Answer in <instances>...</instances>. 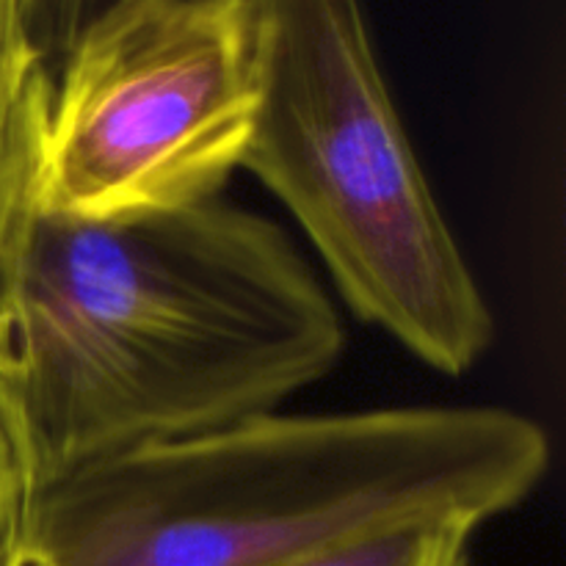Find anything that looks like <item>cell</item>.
Segmentation results:
<instances>
[{
  "label": "cell",
  "instance_id": "1",
  "mask_svg": "<svg viewBox=\"0 0 566 566\" xmlns=\"http://www.w3.org/2000/svg\"><path fill=\"white\" fill-rule=\"evenodd\" d=\"M343 324L282 227L221 197L70 216L33 202L0 269V418L28 481L276 412Z\"/></svg>",
  "mask_w": 566,
  "mask_h": 566
},
{
  "label": "cell",
  "instance_id": "3",
  "mask_svg": "<svg viewBox=\"0 0 566 566\" xmlns=\"http://www.w3.org/2000/svg\"><path fill=\"white\" fill-rule=\"evenodd\" d=\"M258 108L241 166L276 193L354 315L446 376L495 324L403 133L363 0H247Z\"/></svg>",
  "mask_w": 566,
  "mask_h": 566
},
{
  "label": "cell",
  "instance_id": "4",
  "mask_svg": "<svg viewBox=\"0 0 566 566\" xmlns=\"http://www.w3.org/2000/svg\"><path fill=\"white\" fill-rule=\"evenodd\" d=\"M254 108L247 0H125L44 75L36 202L119 216L219 197Z\"/></svg>",
  "mask_w": 566,
  "mask_h": 566
},
{
  "label": "cell",
  "instance_id": "6",
  "mask_svg": "<svg viewBox=\"0 0 566 566\" xmlns=\"http://www.w3.org/2000/svg\"><path fill=\"white\" fill-rule=\"evenodd\" d=\"M44 77L11 108H0V269L36 202Z\"/></svg>",
  "mask_w": 566,
  "mask_h": 566
},
{
  "label": "cell",
  "instance_id": "7",
  "mask_svg": "<svg viewBox=\"0 0 566 566\" xmlns=\"http://www.w3.org/2000/svg\"><path fill=\"white\" fill-rule=\"evenodd\" d=\"M125 0H20L22 28L28 48L42 75L53 72L59 61L77 44V39ZM188 3L241 6L243 0H188Z\"/></svg>",
  "mask_w": 566,
  "mask_h": 566
},
{
  "label": "cell",
  "instance_id": "2",
  "mask_svg": "<svg viewBox=\"0 0 566 566\" xmlns=\"http://www.w3.org/2000/svg\"><path fill=\"white\" fill-rule=\"evenodd\" d=\"M551 468L501 407L265 412L31 486L17 566H282L403 525L479 531Z\"/></svg>",
  "mask_w": 566,
  "mask_h": 566
},
{
  "label": "cell",
  "instance_id": "8",
  "mask_svg": "<svg viewBox=\"0 0 566 566\" xmlns=\"http://www.w3.org/2000/svg\"><path fill=\"white\" fill-rule=\"evenodd\" d=\"M42 77L28 48L20 0H0V108L20 103Z\"/></svg>",
  "mask_w": 566,
  "mask_h": 566
},
{
  "label": "cell",
  "instance_id": "9",
  "mask_svg": "<svg viewBox=\"0 0 566 566\" xmlns=\"http://www.w3.org/2000/svg\"><path fill=\"white\" fill-rule=\"evenodd\" d=\"M28 492H31V481L22 468L14 440L0 418V566H17Z\"/></svg>",
  "mask_w": 566,
  "mask_h": 566
},
{
  "label": "cell",
  "instance_id": "5",
  "mask_svg": "<svg viewBox=\"0 0 566 566\" xmlns=\"http://www.w3.org/2000/svg\"><path fill=\"white\" fill-rule=\"evenodd\" d=\"M473 531L459 525H403L324 547L282 566H470Z\"/></svg>",
  "mask_w": 566,
  "mask_h": 566
}]
</instances>
